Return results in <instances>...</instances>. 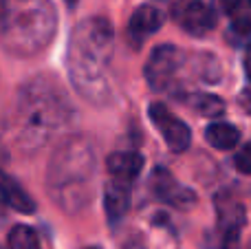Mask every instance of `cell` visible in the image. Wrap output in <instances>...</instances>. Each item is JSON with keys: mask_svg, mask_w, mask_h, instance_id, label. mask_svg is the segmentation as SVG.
<instances>
[{"mask_svg": "<svg viewBox=\"0 0 251 249\" xmlns=\"http://www.w3.org/2000/svg\"><path fill=\"white\" fill-rule=\"evenodd\" d=\"M2 33L13 40V49L44 47L55 33V9L49 0H16Z\"/></svg>", "mask_w": 251, "mask_h": 249, "instance_id": "obj_1", "label": "cell"}, {"mask_svg": "<svg viewBox=\"0 0 251 249\" xmlns=\"http://www.w3.org/2000/svg\"><path fill=\"white\" fill-rule=\"evenodd\" d=\"M218 223L209 236V249H238L240 229L245 225V207L236 199L221 194L216 199Z\"/></svg>", "mask_w": 251, "mask_h": 249, "instance_id": "obj_2", "label": "cell"}, {"mask_svg": "<svg viewBox=\"0 0 251 249\" xmlns=\"http://www.w3.org/2000/svg\"><path fill=\"white\" fill-rule=\"evenodd\" d=\"M183 69V53L172 44H161L152 51L146 64V79L152 91H170Z\"/></svg>", "mask_w": 251, "mask_h": 249, "instance_id": "obj_3", "label": "cell"}, {"mask_svg": "<svg viewBox=\"0 0 251 249\" xmlns=\"http://www.w3.org/2000/svg\"><path fill=\"white\" fill-rule=\"evenodd\" d=\"M172 18L183 31L196 38L209 33L216 25L214 9L207 7L203 0H176L172 4Z\"/></svg>", "mask_w": 251, "mask_h": 249, "instance_id": "obj_4", "label": "cell"}, {"mask_svg": "<svg viewBox=\"0 0 251 249\" xmlns=\"http://www.w3.org/2000/svg\"><path fill=\"white\" fill-rule=\"evenodd\" d=\"M148 115H150L154 128L161 132V137L165 139V144H168V148L172 150V152H183V150H187V146H190V141H192V132H190V128H187V124H183L168 106L150 104Z\"/></svg>", "mask_w": 251, "mask_h": 249, "instance_id": "obj_5", "label": "cell"}, {"mask_svg": "<svg viewBox=\"0 0 251 249\" xmlns=\"http://www.w3.org/2000/svg\"><path fill=\"white\" fill-rule=\"evenodd\" d=\"M150 188L159 201L168 203V205H174V207H190L192 203L196 201L194 192L183 188L181 183H176V179H174L168 170H163V168L152 172Z\"/></svg>", "mask_w": 251, "mask_h": 249, "instance_id": "obj_6", "label": "cell"}, {"mask_svg": "<svg viewBox=\"0 0 251 249\" xmlns=\"http://www.w3.org/2000/svg\"><path fill=\"white\" fill-rule=\"evenodd\" d=\"M161 25H163V13L156 7H152V4H143L130 18L128 33L134 40V44H141V40H146L150 33L159 31Z\"/></svg>", "mask_w": 251, "mask_h": 249, "instance_id": "obj_7", "label": "cell"}, {"mask_svg": "<svg viewBox=\"0 0 251 249\" xmlns=\"http://www.w3.org/2000/svg\"><path fill=\"white\" fill-rule=\"evenodd\" d=\"M108 172L115 176V181L130 183L139 176L143 168V157L139 152H115L108 157Z\"/></svg>", "mask_w": 251, "mask_h": 249, "instance_id": "obj_8", "label": "cell"}, {"mask_svg": "<svg viewBox=\"0 0 251 249\" xmlns=\"http://www.w3.org/2000/svg\"><path fill=\"white\" fill-rule=\"evenodd\" d=\"M104 207L106 214H108L110 223H117L126 216L130 207V190L128 183H122V181H113V183L106 185L104 190Z\"/></svg>", "mask_w": 251, "mask_h": 249, "instance_id": "obj_9", "label": "cell"}, {"mask_svg": "<svg viewBox=\"0 0 251 249\" xmlns=\"http://www.w3.org/2000/svg\"><path fill=\"white\" fill-rule=\"evenodd\" d=\"M0 199L20 214H33L35 212V201L25 192V188L4 174H0Z\"/></svg>", "mask_w": 251, "mask_h": 249, "instance_id": "obj_10", "label": "cell"}, {"mask_svg": "<svg viewBox=\"0 0 251 249\" xmlns=\"http://www.w3.org/2000/svg\"><path fill=\"white\" fill-rule=\"evenodd\" d=\"M205 139L209 141V146L218 150H231L238 146L240 141V130L234 128L231 124L225 122H216V124H209L207 130H205Z\"/></svg>", "mask_w": 251, "mask_h": 249, "instance_id": "obj_11", "label": "cell"}, {"mask_svg": "<svg viewBox=\"0 0 251 249\" xmlns=\"http://www.w3.org/2000/svg\"><path fill=\"white\" fill-rule=\"evenodd\" d=\"M190 101L196 113H201L203 117H218V115L225 113V101L216 95H209V93H199Z\"/></svg>", "mask_w": 251, "mask_h": 249, "instance_id": "obj_12", "label": "cell"}, {"mask_svg": "<svg viewBox=\"0 0 251 249\" xmlns=\"http://www.w3.org/2000/svg\"><path fill=\"white\" fill-rule=\"evenodd\" d=\"M35 232L26 225H16V227L9 232V238H7V247L9 249H35Z\"/></svg>", "mask_w": 251, "mask_h": 249, "instance_id": "obj_13", "label": "cell"}, {"mask_svg": "<svg viewBox=\"0 0 251 249\" xmlns=\"http://www.w3.org/2000/svg\"><path fill=\"white\" fill-rule=\"evenodd\" d=\"M227 33H229L231 42H249L251 40V16L243 13V16L234 18Z\"/></svg>", "mask_w": 251, "mask_h": 249, "instance_id": "obj_14", "label": "cell"}, {"mask_svg": "<svg viewBox=\"0 0 251 249\" xmlns=\"http://www.w3.org/2000/svg\"><path fill=\"white\" fill-rule=\"evenodd\" d=\"M234 166L238 168L243 174H251V144L243 146V148L236 152V159H234Z\"/></svg>", "mask_w": 251, "mask_h": 249, "instance_id": "obj_15", "label": "cell"}, {"mask_svg": "<svg viewBox=\"0 0 251 249\" xmlns=\"http://www.w3.org/2000/svg\"><path fill=\"white\" fill-rule=\"evenodd\" d=\"M240 4H243V0H214V7H216L221 13H227V16L238 11Z\"/></svg>", "mask_w": 251, "mask_h": 249, "instance_id": "obj_16", "label": "cell"}, {"mask_svg": "<svg viewBox=\"0 0 251 249\" xmlns=\"http://www.w3.org/2000/svg\"><path fill=\"white\" fill-rule=\"evenodd\" d=\"M9 11H11V4H9V0H0V33H2L4 26H7Z\"/></svg>", "mask_w": 251, "mask_h": 249, "instance_id": "obj_17", "label": "cell"}, {"mask_svg": "<svg viewBox=\"0 0 251 249\" xmlns=\"http://www.w3.org/2000/svg\"><path fill=\"white\" fill-rule=\"evenodd\" d=\"M245 71H247V77L251 82V44L247 47V53H245Z\"/></svg>", "mask_w": 251, "mask_h": 249, "instance_id": "obj_18", "label": "cell"}, {"mask_svg": "<svg viewBox=\"0 0 251 249\" xmlns=\"http://www.w3.org/2000/svg\"><path fill=\"white\" fill-rule=\"evenodd\" d=\"M124 249H148V247L143 245V243H137V241H132V243H128V245H126Z\"/></svg>", "mask_w": 251, "mask_h": 249, "instance_id": "obj_19", "label": "cell"}, {"mask_svg": "<svg viewBox=\"0 0 251 249\" xmlns=\"http://www.w3.org/2000/svg\"><path fill=\"white\" fill-rule=\"evenodd\" d=\"M66 2H69V4H75V2H77V0H66Z\"/></svg>", "mask_w": 251, "mask_h": 249, "instance_id": "obj_20", "label": "cell"}, {"mask_svg": "<svg viewBox=\"0 0 251 249\" xmlns=\"http://www.w3.org/2000/svg\"><path fill=\"white\" fill-rule=\"evenodd\" d=\"M88 249H97V247H88Z\"/></svg>", "mask_w": 251, "mask_h": 249, "instance_id": "obj_21", "label": "cell"}, {"mask_svg": "<svg viewBox=\"0 0 251 249\" xmlns=\"http://www.w3.org/2000/svg\"><path fill=\"white\" fill-rule=\"evenodd\" d=\"M249 2H251V0H249Z\"/></svg>", "mask_w": 251, "mask_h": 249, "instance_id": "obj_22", "label": "cell"}]
</instances>
